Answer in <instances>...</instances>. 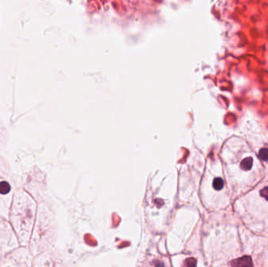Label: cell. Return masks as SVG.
Here are the masks:
<instances>
[{
  "label": "cell",
  "mask_w": 268,
  "mask_h": 267,
  "mask_svg": "<svg viewBox=\"0 0 268 267\" xmlns=\"http://www.w3.org/2000/svg\"><path fill=\"white\" fill-rule=\"evenodd\" d=\"M11 190L10 185L5 181H2L0 183V194H7Z\"/></svg>",
  "instance_id": "3"
},
{
  "label": "cell",
  "mask_w": 268,
  "mask_h": 267,
  "mask_svg": "<svg viewBox=\"0 0 268 267\" xmlns=\"http://www.w3.org/2000/svg\"><path fill=\"white\" fill-rule=\"evenodd\" d=\"M259 158L262 161L267 162L268 161V149L267 148H263L259 152Z\"/></svg>",
  "instance_id": "5"
},
{
  "label": "cell",
  "mask_w": 268,
  "mask_h": 267,
  "mask_svg": "<svg viewBox=\"0 0 268 267\" xmlns=\"http://www.w3.org/2000/svg\"><path fill=\"white\" fill-rule=\"evenodd\" d=\"M224 180L221 178H216L213 180V183H212V186H213L215 190H222V189L224 188Z\"/></svg>",
  "instance_id": "4"
},
{
  "label": "cell",
  "mask_w": 268,
  "mask_h": 267,
  "mask_svg": "<svg viewBox=\"0 0 268 267\" xmlns=\"http://www.w3.org/2000/svg\"><path fill=\"white\" fill-rule=\"evenodd\" d=\"M260 195L262 197H263L265 199L268 200V186L264 187L263 190H260Z\"/></svg>",
  "instance_id": "6"
},
{
  "label": "cell",
  "mask_w": 268,
  "mask_h": 267,
  "mask_svg": "<svg viewBox=\"0 0 268 267\" xmlns=\"http://www.w3.org/2000/svg\"><path fill=\"white\" fill-rule=\"evenodd\" d=\"M253 158L249 157V158H245V159L241 161V168L243 169V170L248 171V170L251 169V168H252V166H253Z\"/></svg>",
  "instance_id": "2"
},
{
  "label": "cell",
  "mask_w": 268,
  "mask_h": 267,
  "mask_svg": "<svg viewBox=\"0 0 268 267\" xmlns=\"http://www.w3.org/2000/svg\"><path fill=\"white\" fill-rule=\"evenodd\" d=\"M231 265L232 266H253V263L249 256H243L232 261Z\"/></svg>",
  "instance_id": "1"
}]
</instances>
